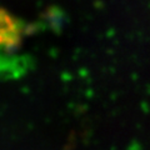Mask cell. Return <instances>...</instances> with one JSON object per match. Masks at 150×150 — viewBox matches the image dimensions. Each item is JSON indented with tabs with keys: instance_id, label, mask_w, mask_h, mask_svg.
I'll return each instance as SVG.
<instances>
[{
	"instance_id": "6da1fadb",
	"label": "cell",
	"mask_w": 150,
	"mask_h": 150,
	"mask_svg": "<svg viewBox=\"0 0 150 150\" xmlns=\"http://www.w3.org/2000/svg\"><path fill=\"white\" fill-rule=\"evenodd\" d=\"M21 38L20 23L14 20L11 15L0 10V46L6 50L19 45Z\"/></svg>"
}]
</instances>
